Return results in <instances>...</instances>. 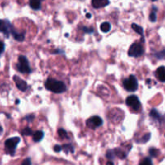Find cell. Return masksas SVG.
<instances>
[{
  "instance_id": "1",
  "label": "cell",
  "mask_w": 165,
  "mask_h": 165,
  "mask_svg": "<svg viewBox=\"0 0 165 165\" xmlns=\"http://www.w3.org/2000/svg\"><path fill=\"white\" fill-rule=\"evenodd\" d=\"M45 87L47 90L50 91L54 93H57V94L64 92L67 90V86L65 85L64 82L54 79H47L45 82Z\"/></svg>"
},
{
  "instance_id": "2",
  "label": "cell",
  "mask_w": 165,
  "mask_h": 165,
  "mask_svg": "<svg viewBox=\"0 0 165 165\" xmlns=\"http://www.w3.org/2000/svg\"><path fill=\"white\" fill-rule=\"evenodd\" d=\"M16 68H17V71H20V73H24V74H29L32 71L29 63H28V60L26 57L23 56V55L19 57Z\"/></svg>"
},
{
  "instance_id": "3",
  "label": "cell",
  "mask_w": 165,
  "mask_h": 165,
  "mask_svg": "<svg viewBox=\"0 0 165 165\" xmlns=\"http://www.w3.org/2000/svg\"><path fill=\"white\" fill-rule=\"evenodd\" d=\"M20 142V139L19 137H13L7 139L6 142H5V148H6L7 153L14 155L16 147H17Z\"/></svg>"
},
{
  "instance_id": "4",
  "label": "cell",
  "mask_w": 165,
  "mask_h": 165,
  "mask_svg": "<svg viewBox=\"0 0 165 165\" xmlns=\"http://www.w3.org/2000/svg\"><path fill=\"white\" fill-rule=\"evenodd\" d=\"M123 86L128 92H135L138 89V80L134 75H131L128 79L123 81Z\"/></svg>"
},
{
  "instance_id": "5",
  "label": "cell",
  "mask_w": 165,
  "mask_h": 165,
  "mask_svg": "<svg viewBox=\"0 0 165 165\" xmlns=\"http://www.w3.org/2000/svg\"><path fill=\"white\" fill-rule=\"evenodd\" d=\"M143 53H144V50H143V45L140 43H134L130 47L128 54L130 57L138 58V57H141L143 54Z\"/></svg>"
},
{
  "instance_id": "6",
  "label": "cell",
  "mask_w": 165,
  "mask_h": 165,
  "mask_svg": "<svg viewBox=\"0 0 165 165\" xmlns=\"http://www.w3.org/2000/svg\"><path fill=\"white\" fill-rule=\"evenodd\" d=\"M126 105L134 111H139L141 108V103L139 101V99L136 96H130L125 100Z\"/></svg>"
},
{
  "instance_id": "7",
  "label": "cell",
  "mask_w": 165,
  "mask_h": 165,
  "mask_svg": "<svg viewBox=\"0 0 165 165\" xmlns=\"http://www.w3.org/2000/svg\"><path fill=\"white\" fill-rule=\"evenodd\" d=\"M12 28L13 27L7 20H0V32H2L6 36V37L9 36Z\"/></svg>"
},
{
  "instance_id": "8",
  "label": "cell",
  "mask_w": 165,
  "mask_h": 165,
  "mask_svg": "<svg viewBox=\"0 0 165 165\" xmlns=\"http://www.w3.org/2000/svg\"><path fill=\"white\" fill-rule=\"evenodd\" d=\"M102 119L100 117H98V116H93V117L87 119V125L91 129H96L97 127H100L101 125H102Z\"/></svg>"
},
{
  "instance_id": "9",
  "label": "cell",
  "mask_w": 165,
  "mask_h": 165,
  "mask_svg": "<svg viewBox=\"0 0 165 165\" xmlns=\"http://www.w3.org/2000/svg\"><path fill=\"white\" fill-rule=\"evenodd\" d=\"M13 80L16 82V87H18L19 90H20L21 92H25L28 89V84L27 82L24 80H23L22 79H20V77L17 76V75H15L13 77Z\"/></svg>"
},
{
  "instance_id": "10",
  "label": "cell",
  "mask_w": 165,
  "mask_h": 165,
  "mask_svg": "<svg viewBox=\"0 0 165 165\" xmlns=\"http://www.w3.org/2000/svg\"><path fill=\"white\" fill-rule=\"evenodd\" d=\"M109 0H92V5L96 9L105 7L109 4Z\"/></svg>"
},
{
  "instance_id": "11",
  "label": "cell",
  "mask_w": 165,
  "mask_h": 165,
  "mask_svg": "<svg viewBox=\"0 0 165 165\" xmlns=\"http://www.w3.org/2000/svg\"><path fill=\"white\" fill-rule=\"evenodd\" d=\"M155 75L160 82H165V67H160L155 71Z\"/></svg>"
},
{
  "instance_id": "12",
  "label": "cell",
  "mask_w": 165,
  "mask_h": 165,
  "mask_svg": "<svg viewBox=\"0 0 165 165\" xmlns=\"http://www.w3.org/2000/svg\"><path fill=\"white\" fill-rule=\"evenodd\" d=\"M11 33L12 34V36H13V37H14L15 40H18V41H23V40H24V38H25V32H16V30H14L13 29V28H12V31H11Z\"/></svg>"
},
{
  "instance_id": "13",
  "label": "cell",
  "mask_w": 165,
  "mask_h": 165,
  "mask_svg": "<svg viewBox=\"0 0 165 165\" xmlns=\"http://www.w3.org/2000/svg\"><path fill=\"white\" fill-rule=\"evenodd\" d=\"M29 6L33 10H40V7H41L40 0H29Z\"/></svg>"
},
{
  "instance_id": "14",
  "label": "cell",
  "mask_w": 165,
  "mask_h": 165,
  "mask_svg": "<svg viewBox=\"0 0 165 165\" xmlns=\"http://www.w3.org/2000/svg\"><path fill=\"white\" fill-rule=\"evenodd\" d=\"M44 138V133L41 130H37L33 134H32V139L33 141L36 143H39L42 140V139Z\"/></svg>"
},
{
  "instance_id": "15",
  "label": "cell",
  "mask_w": 165,
  "mask_h": 165,
  "mask_svg": "<svg viewBox=\"0 0 165 165\" xmlns=\"http://www.w3.org/2000/svg\"><path fill=\"white\" fill-rule=\"evenodd\" d=\"M131 28H133L134 31H135V32H137V33H139V35H141L142 38H143V41H144V39H143V28H142L141 26L138 25L137 24H132V25H131Z\"/></svg>"
},
{
  "instance_id": "16",
  "label": "cell",
  "mask_w": 165,
  "mask_h": 165,
  "mask_svg": "<svg viewBox=\"0 0 165 165\" xmlns=\"http://www.w3.org/2000/svg\"><path fill=\"white\" fill-rule=\"evenodd\" d=\"M113 151H114L115 155L117 156L118 158H120V159H125L126 157V154L122 150L120 149V148H116V149L113 150Z\"/></svg>"
},
{
  "instance_id": "17",
  "label": "cell",
  "mask_w": 165,
  "mask_h": 165,
  "mask_svg": "<svg viewBox=\"0 0 165 165\" xmlns=\"http://www.w3.org/2000/svg\"><path fill=\"white\" fill-rule=\"evenodd\" d=\"M111 29V24L109 22H104L101 25V30L103 32H108Z\"/></svg>"
},
{
  "instance_id": "18",
  "label": "cell",
  "mask_w": 165,
  "mask_h": 165,
  "mask_svg": "<svg viewBox=\"0 0 165 165\" xmlns=\"http://www.w3.org/2000/svg\"><path fill=\"white\" fill-rule=\"evenodd\" d=\"M62 149L66 152L67 154H68L69 152H71V153H73L74 152V147L71 144H65L62 147Z\"/></svg>"
},
{
  "instance_id": "19",
  "label": "cell",
  "mask_w": 165,
  "mask_h": 165,
  "mask_svg": "<svg viewBox=\"0 0 165 165\" xmlns=\"http://www.w3.org/2000/svg\"><path fill=\"white\" fill-rule=\"evenodd\" d=\"M150 116H151V117H152V118H154V119L160 118V114H159V112H158V111L155 109H151V112H150Z\"/></svg>"
},
{
  "instance_id": "20",
  "label": "cell",
  "mask_w": 165,
  "mask_h": 165,
  "mask_svg": "<svg viewBox=\"0 0 165 165\" xmlns=\"http://www.w3.org/2000/svg\"><path fill=\"white\" fill-rule=\"evenodd\" d=\"M156 10H157L156 7H153V12H151V14H150L149 19L151 22H155L156 20H157V17H156V12H155V11Z\"/></svg>"
},
{
  "instance_id": "21",
  "label": "cell",
  "mask_w": 165,
  "mask_h": 165,
  "mask_svg": "<svg viewBox=\"0 0 165 165\" xmlns=\"http://www.w3.org/2000/svg\"><path fill=\"white\" fill-rule=\"evenodd\" d=\"M149 154L151 155V157H157L159 154V150L156 149V148L152 147V148H151V149L149 150Z\"/></svg>"
},
{
  "instance_id": "22",
  "label": "cell",
  "mask_w": 165,
  "mask_h": 165,
  "mask_svg": "<svg viewBox=\"0 0 165 165\" xmlns=\"http://www.w3.org/2000/svg\"><path fill=\"white\" fill-rule=\"evenodd\" d=\"M155 57L156 58V59H161V60H163V59H165V50L159 51V52L155 53Z\"/></svg>"
},
{
  "instance_id": "23",
  "label": "cell",
  "mask_w": 165,
  "mask_h": 165,
  "mask_svg": "<svg viewBox=\"0 0 165 165\" xmlns=\"http://www.w3.org/2000/svg\"><path fill=\"white\" fill-rule=\"evenodd\" d=\"M139 165H153V163H152V161H151V159H150V158L147 157L144 158V159L140 162Z\"/></svg>"
},
{
  "instance_id": "24",
  "label": "cell",
  "mask_w": 165,
  "mask_h": 165,
  "mask_svg": "<svg viewBox=\"0 0 165 165\" xmlns=\"http://www.w3.org/2000/svg\"><path fill=\"white\" fill-rule=\"evenodd\" d=\"M21 134H22L23 135H25V136H29V135L32 134V131L29 127H26V128H24V129L21 131Z\"/></svg>"
},
{
  "instance_id": "25",
  "label": "cell",
  "mask_w": 165,
  "mask_h": 165,
  "mask_svg": "<svg viewBox=\"0 0 165 165\" xmlns=\"http://www.w3.org/2000/svg\"><path fill=\"white\" fill-rule=\"evenodd\" d=\"M58 134H59V137L62 138V139H66V138H67V133L65 130L59 129V130H58Z\"/></svg>"
},
{
  "instance_id": "26",
  "label": "cell",
  "mask_w": 165,
  "mask_h": 165,
  "mask_svg": "<svg viewBox=\"0 0 165 165\" xmlns=\"http://www.w3.org/2000/svg\"><path fill=\"white\" fill-rule=\"evenodd\" d=\"M106 156L107 158L109 159H113L115 158V154H114V151H113V150H109V151H107V154H106Z\"/></svg>"
},
{
  "instance_id": "27",
  "label": "cell",
  "mask_w": 165,
  "mask_h": 165,
  "mask_svg": "<svg viewBox=\"0 0 165 165\" xmlns=\"http://www.w3.org/2000/svg\"><path fill=\"white\" fill-rule=\"evenodd\" d=\"M82 30L85 32V33H92L94 32V29L92 28H87V27H82Z\"/></svg>"
},
{
  "instance_id": "28",
  "label": "cell",
  "mask_w": 165,
  "mask_h": 165,
  "mask_svg": "<svg viewBox=\"0 0 165 165\" xmlns=\"http://www.w3.org/2000/svg\"><path fill=\"white\" fill-rule=\"evenodd\" d=\"M150 138H151V134H146L142 139V141H143V143H147V142H148Z\"/></svg>"
},
{
  "instance_id": "29",
  "label": "cell",
  "mask_w": 165,
  "mask_h": 165,
  "mask_svg": "<svg viewBox=\"0 0 165 165\" xmlns=\"http://www.w3.org/2000/svg\"><path fill=\"white\" fill-rule=\"evenodd\" d=\"M21 165H32V162H31V159L29 158H27L23 161L22 164Z\"/></svg>"
},
{
  "instance_id": "30",
  "label": "cell",
  "mask_w": 165,
  "mask_h": 165,
  "mask_svg": "<svg viewBox=\"0 0 165 165\" xmlns=\"http://www.w3.org/2000/svg\"><path fill=\"white\" fill-rule=\"evenodd\" d=\"M4 50H5V45L3 42L0 41V55L4 52Z\"/></svg>"
},
{
  "instance_id": "31",
  "label": "cell",
  "mask_w": 165,
  "mask_h": 165,
  "mask_svg": "<svg viewBox=\"0 0 165 165\" xmlns=\"http://www.w3.org/2000/svg\"><path fill=\"white\" fill-rule=\"evenodd\" d=\"M54 150L55 152H60L62 151V147L59 145H55L54 147Z\"/></svg>"
},
{
  "instance_id": "32",
  "label": "cell",
  "mask_w": 165,
  "mask_h": 165,
  "mask_svg": "<svg viewBox=\"0 0 165 165\" xmlns=\"http://www.w3.org/2000/svg\"><path fill=\"white\" fill-rule=\"evenodd\" d=\"M86 16H87V18H88V19H90L91 17H92V15L90 14V13H87V14L86 15Z\"/></svg>"
},
{
  "instance_id": "33",
  "label": "cell",
  "mask_w": 165,
  "mask_h": 165,
  "mask_svg": "<svg viewBox=\"0 0 165 165\" xmlns=\"http://www.w3.org/2000/svg\"><path fill=\"white\" fill-rule=\"evenodd\" d=\"M2 131H3V129H2V127L0 126V135H1V134L2 133Z\"/></svg>"
},
{
  "instance_id": "34",
  "label": "cell",
  "mask_w": 165,
  "mask_h": 165,
  "mask_svg": "<svg viewBox=\"0 0 165 165\" xmlns=\"http://www.w3.org/2000/svg\"><path fill=\"white\" fill-rule=\"evenodd\" d=\"M106 165H114V164H113V162H108V163H107V164Z\"/></svg>"
},
{
  "instance_id": "35",
  "label": "cell",
  "mask_w": 165,
  "mask_h": 165,
  "mask_svg": "<svg viewBox=\"0 0 165 165\" xmlns=\"http://www.w3.org/2000/svg\"><path fill=\"white\" fill-rule=\"evenodd\" d=\"M20 103V101L19 100H16V104H19Z\"/></svg>"
},
{
  "instance_id": "36",
  "label": "cell",
  "mask_w": 165,
  "mask_h": 165,
  "mask_svg": "<svg viewBox=\"0 0 165 165\" xmlns=\"http://www.w3.org/2000/svg\"><path fill=\"white\" fill-rule=\"evenodd\" d=\"M151 1H156V0H151Z\"/></svg>"
}]
</instances>
